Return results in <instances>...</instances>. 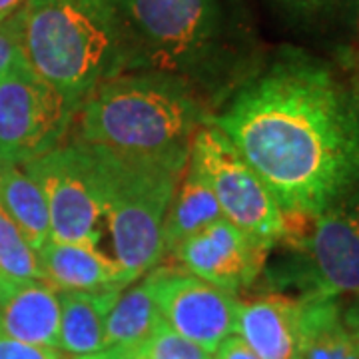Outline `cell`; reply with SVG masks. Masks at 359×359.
Segmentation results:
<instances>
[{"mask_svg":"<svg viewBox=\"0 0 359 359\" xmlns=\"http://www.w3.org/2000/svg\"><path fill=\"white\" fill-rule=\"evenodd\" d=\"M351 82H353V88H355V94H358V98H359V54H358V58H355V72H353Z\"/></svg>","mask_w":359,"mask_h":359,"instance_id":"83f0119b","label":"cell"},{"mask_svg":"<svg viewBox=\"0 0 359 359\" xmlns=\"http://www.w3.org/2000/svg\"><path fill=\"white\" fill-rule=\"evenodd\" d=\"M271 252V245L222 218L184 240L170 256L184 271L238 295L259 282Z\"/></svg>","mask_w":359,"mask_h":359,"instance_id":"8fae6325","label":"cell"},{"mask_svg":"<svg viewBox=\"0 0 359 359\" xmlns=\"http://www.w3.org/2000/svg\"><path fill=\"white\" fill-rule=\"evenodd\" d=\"M254 168L285 219H311L359 188V98L320 56H262L210 120Z\"/></svg>","mask_w":359,"mask_h":359,"instance_id":"6da1fadb","label":"cell"},{"mask_svg":"<svg viewBox=\"0 0 359 359\" xmlns=\"http://www.w3.org/2000/svg\"><path fill=\"white\" fill-rule=\"evenodd\" d=\"M222 218V208L210 184L192 160H188L164 222V257L184 240Z\"/></svg>","mask_w":359,"mask_h":359,"instance_id":"e0dca14e","label":"cell"},{"mask_svg":"<svg viewBox=\"0 0 359 359\" xmlns=\"http://www.w3.org/2000/svg\"><path fill=\"white\" fill-rule=\"evenodd\" d=\"M287 252L266 264L264 283L269 294L297 292V299L359 294V188L323 210L316 218L287 222L280 244Z\"/></svg>","mask_w":359,"mask_h":359,"instance_id":"8992f818","label":"cell"},{"mask_svg":"<svg viewBox=\"0 0 359 359\" xmlns=\"http://www.w3.org/2000/svg\"><path fill=\"white\" fill-rule=\"evenodd\" d=\"M299 302V359H359V346L344 323L339 299L311 297Z\"/></svg>","mask_w":359,"mask_h":359,"instance_id":"ac0fdd59","label":"cell"},{"mask_svg":"<svg viewBox=\"0 0 359 359\" xmlns=\"http://www.w3.org/2000/svg\"><path fill=\"white\" fill-rule=\"evenodd\" d=\"M26 4V0H0V22L8 20Z\"/></svg>","mask_w":359,"mask_h":359,"instance_id":"4316f807","label":"cell"},{"mask_svg":"<svg viewBox=\"0 0 359 359\" xmlns=\"http://www.w3.org/2000/svg\"><path fill=\"white\" fill-rule=\"evenodd\" d=\"M22 170L40 186L50 212L54 242L100 244L98 224L102 205L94 182L86 146L82 142H62L50 152L22 164Z\"/></svg>","mask_w":359,"mask_h":359,"instance_id":"9c48e42d","label":"cell"},{"mask_svg":"<svg viewBox=\"0 0 359 359\" xmlns=\"http://www.w3.org/2000/svg\"><path fill=\"white\" fill-rule=\"evenodd\" d=\"M20 50L30 68L78 110L104 80L126 72V46L110 0H26Z\"/></svg>","mask_w":359,"mask_h":359,"instance_id":"277c9868","label":"cell"},{"mask_svg":"<svg viewBox=\"0 0 359 359\" xmlns=\"http://www.w3.org/2000/svg\"><path fill=\"white\" fill-rule=\"evenodd\" d=\"M190 160L202 172L224 218L273 250L287 233V219L264 180L212 122L194 136Z\"/></svg>","mask_w":359,"mask_h":359,"instance_id":"52a82bcc","label":"cell"},{"mask_svg":"<svg viewBox=\"0 0 359 359\" xmlns=\"http://www.w3.org/2000/svg\"><path fill=\"white\" fill-rule=\"evenodd\" d=\"M0 205L36 252L50 242V212L46 198L22 166L0 168Z\"/></svg>","mask_w":359,"mask_h":359,"instance_id":"d6986e66","label":"cell"},{"mask_svg":"<svg viewBox=\"0 0 359 359\" xmlns=\"http://www.w3.org/2000/svg\"><path fill=\"white\" fill-rule=\"evenodd\" d=\"M355 8H358V32H355V36H359V0H355Z\"/></svg>","mask_w":359,"mask_h":359,"instance_id":"f1b7e54d","label":"cell"},{"mask_svg":"<svg viewBox=\"0 0 359 359\" xmlns=\"http://www.w3.org/2000/svg\"><path fill=\"white\" fill-rule=\"evenodd\" d=\"M156 299L168 327L204 347L212 355L222 341L236 335L240 295L204 282L184 269L158 268Z\"/></svg>","mask_w":359,"mask_h":359,"instance_id":"30bf717a","label":"cell"},{"mask_svg":"<svg viewBox=\"0 0 359 359\" xmlns=\"http://www.w3.org/2000/svg\"><path fill=\"white\" fill-rule=\"evenodd\" d=\"M0 359H70V355L60 349L22 344L0 330Z\"/></svg>","mask_w":359,"mask_h":359,"instance_id":"603a6c76","label":"cell"},{"mask_svg":"<svg viewBox=\"0 0 359 359\" xmlns=\"http://www.w3.org/2000/svg\"><path fill=\"white\" fill-rule=\"evenodd\" d=\"M276 13L308 34L358 32L355 0H269Z\"/></svg>","mask_w":359,"mask_h":359,"instance_id":"ffe728a7","label":"cell"},{"mask_svg":"<svg viewBox=\"0 0 359 359\" xmlns=\"http://www.w3.org/2000/svg\"><path fill=\"white\" fill-rule=\"evenodd\" d=\"M0 330L22 344L58 349V290L44 280H13L0 276Z\"/></svg>","mask_w":359,"mask_h":359,"instance_id":"7c38bea8","label":"cell"},{"mask_svg":"<svg viewBox=\"0 0 359 359\" xmlns=\"http://www.w3.org/2000/svg\"><path fill=\"white\" fill-rule=\"evenodd\" d=\"M44 280L66 292H106L126 290L136 282L114 257H108L98 245L46 242L39 252Z\"/></svg>","mask_w":359,"mask_h":359,"instance_id":"5bb4252c","label":"cell"},{"mask_svg":"<svg viewBox=\"0 0 359 359\" xmlns=\"http://www.w3.org/2000/svg\"><path fill=\"white\" fill-rule=\"evenodd\" d=\"M124 290L106 292H60V344L66 355H90L106 349V321L118 295Z\"/></svg>","mask_w":359,"mask_h":359,"instance_id":"9a60e30c","label":"cell"},{"mask_svg":"<svg viewBox=\"0 0 359 359\" xmlns=\"http://www.w3.org/2000/svg\"><path fill=\"white\" fill-rule=\"evenodd\" d=\"M126 351L134 359H214L204 347L176 334L166 323H160L148 339Z\"/></svg>","mask_w":359,"mask_h":359,"instance_id":"7402d4cb","label":"cell"},{"mask_svg":"<svg viewBox=\"0 0 359 359\" xmlns=\"http://www.w3.org/2000/svg\"><path fill=\"white\" fill-rule=\"evenodd\" d=\"M0 276L13 280H44L39 252L28 244L0 205ZM46 282V280H44Z\"/></svg>","mask_w":359,"mask_h":359,"instance_id":"44dd1931","label":"cell"},{"mask_svg":"<svg viewBox=\"0 0 359 359\" xmlns=\"http://www.w3.org/2000/svg\"><path fill=\"white\" fill-rule=\"evenodd\" d=\"M70 359H134L130 355V351L126 349H114V347H108L102 351H96V353H90V355H78V358Z\"/></svg>","mask_w":359,"mask_h":359,"instance_id":"484cf974","label":"cell"},{"mask_svg":"<svg viewBox=\"0 0 359 359\" xmlns=\"http://www.w3.org/2000/svg\"><path fill=\"white\" fill-rule=\"evenodd\" d=\"M22 56L20 32H18V13L8 20L0 22V76Z\"/></svg>","mask_w":359,"mask_h":359,"instance_id":"cb8c5ba5","label":"cell"},{"mask_svg":"<svg viewBox=\"0 0 359 359\" xmlns=\"http://www.w3.org/2000/svg\"><path fill=\"white\" fill-rule=\"evenodd\" d=\"M236 335L259 359H299L302 302L269 292L240 302Z\"/></svg>","mask_w":359,"mask_h":359,"instance_id":"4fadbf2b","label":"cell"},{"mask_svg":"<svg viewBox=\"0 0 359 359\" xmlns=\"http://www.w3.org/2000/svg\"><path fill=\"white\" fill-rule=\"evenodd\" d=\"M212 116L204 96L182 78L122 72L90 92L72 128L74 140L188 166L194 136Z\"/></svg>","mask_w":359,"mask_h":359,"instance_id":"3957f363","label":"cell"},{"mask_svg":"<svg viewBox=\"0 0 359 359\" xmlns=\"http://www.w3.org/2000/svg\"><path fill=\"white\" fill-rule=\"evenodd\" d=\"M341 316H344V323L349 330V334L353 335L355 344L359 346V294L347 304L346 308L341 306Z\"/></svg>","mask_w":359,"mask_h":359,"instance_id":"d4e9b609","label":"cell"},{"mask_svg":"<svg viewBox=\"0 0 359 359\" xmlns=\"http://www.w3.org/2000/svg\"><path fill=\"white\" fill-rule=\"evenodd\" d=\"M78 108L20 56L0 76V168L22 166L66 140Z\"/></svg>","mask_w":359,"mask_h":359,"instance_id":"ba28073f","label":"cell"},{"mask_svg":"<svg viewBox=\"0 0 359 359\" xmlns=\"http://www.w3.org/2000/svg\"><path fill=\"white\" fill-rule=\"evenodd\" d=\"M158 268L142 276L118 295L106 321V349H134L154 334L160 323H164L156 299Z\"/></svg>","mask_w":359,"mask_h":359,"instance_id":"2e32d148","label":"cell"},{"mask_svg":"<svg viewBox=\"0 0 359 359\" xmlns=\"http://www.w3.org/2000/svg\"><path fill=\"white\" fill-rule=\"evenodd\" d=\"M82 144L112 236L114 259L140 280L164 259V222L186 166Z\"/></svg>","mask_w":359,"mask_h":359,"instance_id":"5b68a950","label":"cell"},{"mask_svg":"<svg viewBox=\"0 0 359 359\" xmlns=\"http://www.w3.org/2000/svg\"><path fill=\"white\" fill-rule=\"evenodd\" d=\"M126 72H162L192 84L216 112L262 60L244 0H110Z\"/></svg>","mask_w":359,"mask_h":359,"instance_id":"7a4b0ae2","label":"cell"}]
</instances>
